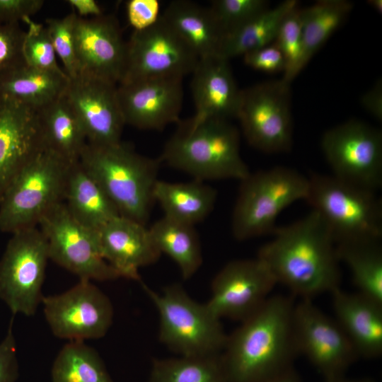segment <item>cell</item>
<instances>
[{
  "instance_id": "cell-1",
  "label": "cell",
  "mask_w": 382,
  "mask_h": 382,
  "mask_svg": "<svg viewBox=\"0 0 382 382\" xmlns=\"http://www.w3.org/2000/svg\"><path fill=\"white\" fill-rule=\"evenodd\" d=\"M273 238L259 250L257 258L277 283L301 299L340 287L341 272L335 243L328 225L312 210L304 218L275 228Z\"/></svg>"
},
{
  "instance_id": "cell-2",
  "label": "cell",
  "mask_w": 382,
  "mask_h": 382,
  "mask_svg": "<svg viewBox=\"0 0 382 382\" xmlns=\"http://www.w3.org/2000/svg\"><path fill=\"white\" fill-rule=\"evenodd\" d=\"M294 298L270 296L231 334L219 358L229 382H259L293 367Z\"/></svg>"
},
{
  "instance_id": "cell-3",
  "label": "cell",
  "mask_w": 382,
  "mask_h": 382,
  "mask_svg": "<svg viewBox=\"0 0 382 382\" xmlns=\"http://www.w3.org/2000/svg\"><path fill=\"white\" fill-rule=\"evenodd\" d=\"M160 160L201 181L242 180L250 173L240 154L238 130L225 120L180 121Z\"/></svg>"
},
{
  "instance_id": "cell-4",
  "label": "cell",
  "mask_w": 382,
  "mask_h": 382,
  "mask_svg": "<svg viewBox=\"0 0 382 382\" xmlns=\"http://www.w3.org/2000/svg\"><path fill=\"white\" fill-rule=\"evenodd\" d=\"M79 162L100 185L120 216L146 225L161 160L141 155L122 141L87 143Z\"/></svg>"
},
{
  "instance_id": "cell-5",
  "label": "cell",
  "mask_w": 382,
  "mask_h": 382,
  "mask_svg": "<svg viewBox=\"0 0 382 382\" xmlns=\"http://www.w3.org/2000/svg\"><path fill=\"white\" fill-rule=\"evenodd\" d=\"M159 315V340L183 357L219 356L228 335L221 319L206 303L192 299L180 284L161 293L142 283Z\"/></svg>"
},
{
  "instance_id": "cell-6",
  "label": "cell",
  "mask_w": 382,
  "mask_h": 382,
  "mask_svg": "<svg viewBox=\"0 0 382 382\" xmlns=\"http://www.w3.org/2000/svg\"><path fill=\"white\" fill-rule=\"evenodd\" d=\"M71 164L43 148L13 180L0 202V231L13 233L37 226L52 208L64 202Z\"/></svg>"
},
{
  "instance_id": "cell-7",
  "label": "cell",
  "mask_w": 382,
  "mask_h": 382,
  "mask_svg": "<svg viewBox=\"0 0 382 382\" xmlns=\"http://www.w3.org/2000/svg\"><path fill=\"white\" fill-rule=\"evenodd\" d=\"M305 200L325 221L335 244L382 236V204L374 191L333 175L313 174Z\"/></svg>"
},
{
  "instance_id": "cell-8",
  "label": "cell",
  "mask_w": 382,
  "mask_h": 382,
  "mask_svg": "<svg viewBox=\"0 0 382 382\" xmlns=\"http://www.w3.org/2000/svg\"><path fill=\"white\" fill-rule=\"evenodd\" d=\"M241 181L231 221L233 235L240 241L273 233L279 214L305 199L308 189V178L284 166L250 173Z\"/></svg>"
},
{
  "instance_id": "cell-9",
  "label": "cell",
  "mask_w": 382,
  "mask_h": 382,
  "mask_svg": "<svg viewBox=\"0 0 382 382\" xmlns=\"http://www.w3.org/2000/svg\"><path fill=\"white\" fill-rule=\"evenodd\" d=\"M0 259V299L13 316H34L42 293L49 257L47 241L39 228L16 231Z\"/></svg>"
},
{
  "instance_id": "cell-10",
  "label": "cell",
  "mask_w": 382,
  "mask_h": 382,
  "mask_svg": "<svg viewBox=\"0 0 382 382\" xmlns=\"http://www.w3.org/2000/svg\"><path fill=\"white\" fill-rule=\"evenodd\" d=\"M236 118L254 148L269 154L289 151L293 141L290 83L281 79L241 90Z\"/></svg>"
},
{
  "instance_id": "cell-11",
  "label": "cell",
  "mask_w": 382,
  "mask_h": 382,
  "mask_svg": "<svg viewBox=\"0 0 382 382\" xmlns=\"http://www.w3.org/2000/svg\"><path fill=\"white\" fill-rule=\"evenodd\" d=\"M321 146L333 176L376 192L382 185V134L357 120L335 126L323 135Z\"/></svg>"
},
{
  "instance_id": "cell-12",
  "label": "cell",
  "mask_w": 382,
  "mask_h": 382,
  "mask_svg": "<svg viewBox=\"0 0 382 382\" xmlns=\"http://www.w3.org/2000/svg\"><path fill=\"white\" fill-rule=\"evenodd\" d=\"M199 57L162 15L151 26L134 30L126 42V59L120 83L192 74Z\"/></svg>"
},
{
  "instance_id": "cell-13",
  "label": "cell",
  "mask_w": 382,
  "mask_h": 382,
  "mask_svg": "<svg viewBox=\"0 0 382 382\" xmlns=\"http://www.w3.org/2000/svg\"><path fill=\"white\" fill-rule=\"evenodd\" d=\"M38 226L47 241L50 260L79 279L108 281L120 278L102 257L96 231L74 219L64 202L48 212Z\"/></svg>"
},
{
  "instance_id": "cell-14",
  "label": "cell",
  "mask_w": 382,
  "mask_h": 382,
  "mask_svg": "<svg viewBox=\"0 0 382 382\" xmlns=\"http://www.w3.org/2000/svg\"><path fill=\"white\" fill-rule=\"evenodd\" d=\"M41 303L52 334L69 342L102 338L112 323V302L92 281L79 279L63 293L44 296Z\"/></svg>"
},
{
  "instance_id": "cell-15",
  "label": "cell",
  "mask_w": 382,
  "mask_h": 382,
  "mask_svg": "<svg viewBox=\"0 0 382 382\" xmlns=\"http://www.w3.org/2000/svg\"><path fill=\"white\" fill-rule=\"evenodd\" d=\"M293 328L298 354H303L325 380L345 376L359 357L336 320L323 313L312 299L295 303Z\"/></svg>"
},
{
  "instance_id": "cell-16",
  "label": "cell",
  "mask_w": 382,
  "mask_h": 382,
  "mask_svg": "<svg viewBox=\"0 0 382 382\" xmlns=\"http://www.w3.org/2000/svg\"><path fill=\"white\" fill-rule=\"evenodd\" d=\"M277 284L270 270L257 257L233 260L214 277L207 304L220 319L241 322L266 301Z\"/></svg>"
},
{
  "instance_id": "cell-17",
  "label": "cell",
  "mask_w": 382,
  "mask_h": 382,
  "mask_svg": "<svg viewBox=\"0 0 382 382\" xmlns=\"http://www.w3.org/2000/svg\"><path fill=\"white\" fill-rule=\"evenodd\" d=\"M117 86L81 74L69 80L64 95L90 144L103 146L121 141L125 123L118 103Z\"/></svg>"
},
{
  "instance_id": "cell-18",
  "label": "cell",
  "mask_w": 382,
  "mask_h": 382,
  "mask_svg": "<svg viewBox=\"0 0 382 382\" xmlns=\"http://www.w3.org/2000/svg\"><path fill=\"white\" fill-rule=\"evenodd\" d=\"M183 79L154 78L117 86L125 125L141 129H162L179 122L183 105Z\"/></svg>"
},
{
  "instance_id": "cell-19",
  "label": "cell",
  "mask_w": 382,
  "mask_h": 382,
  "mask_svg": "<svg viewBox=\"0 0 382 382\" xmlns=\"http://www.w3.org/2000/svg\"><path fill=\"white\" fill-rule=\"evenodd\" d=\"M79 74L118 84L126 59V42L117 20L105 14L80 18L75 25Z\"/></svg>"
},
{
  "instance_id": "cell-20",
  "label": "cell",
  "mask_w": 382,
  "mask_h": 382,
  "mask_svg": "<svg viewBox=\"0 0 382 382\" xmlns=\"http://www.w3.org/2000/svg\"><path fill=\"white\" fill-rule=\"evenodd\" d=\"M43 148L37 110L4 100L0 112V202L17 175Z\"/></svg>"
},
{
  "instance_id": "cell-21",
  "label": "cell",
  "mask_w": 382,
  "mask_h": 382,
  "mask_svg": "<svg viewBox=\"0 0 382 382\" xmlns=\"http://www.w3.org/2000/svg\"><path fill=\"white\" fill-rule=\"evenodd\" d=\"M100 253L120 277L141 281L139 270L161 256L146 225L117 216L96 231Z\"/></svg>"
},
{
  "instance_id": "cell-22",
  "label": "cell",
  "mask_w": 382,
  "mask_h": 382,
  "mask_svg": "<svg viewBox=\"0 0 382 382\" xmlns=\"http://www.w3.org/2000/svg\"><path fill=\"white\" fill-rule=\"evenodd\" d=\"M191 81L197 123L208 120L236 117L241 91L235 81L229 60L219 55L199 59Z\"/></svg>"
},
{
  "instance_id": "cell-23",
  "label": "cell",
  "mask_w": 382,
  "mask_h": 382,
  "mask_svg": "<svg viewBox=\"0 0 382 382\" xmlns=\"http://www.w3.org/2000/svg\"><path fill=\"white\" fill-rule=\"evenodd\" d=\"M335 320L358 357L375 359L382 354V303L340 287L331 292Z\"/></svg>"
},
{
  "instance_id": "cell-24",
  "label": "cell",
  "mask_w": 382,
  "mask_h": 382,
  "mask_svg": "<svg viewBox=\"0 0 382 382\" xmlns=\"http://www.w3.org/2000/svg\"><path fill=\"white\" fill-rule=\"evenodd\" d=\"M161 15L199 59L219 56L224 35L209 7L175 0Z\"/></svg>"
},
{
  "instance_id": "cell-25",
  "label": "cell",
  "mask_w": 382,
  "mask_h": 382,
  "mask_svg": "<svg viewBox=\"0 0 382 382\" xmlns=\"http://www.w3.org/2000/svg\"><path fill=\"white\" fill-rule=\"evenodd\" d=\"M36 110L44 148L70 164L78 162L88 142L80 120L64 93Z\"/></svg>"
},
{
  "instance_id": "cell-26",
  "label": "cell",
  "mask_w": 382,
  "mask_h": 382,
  "mask_svg": "<svg viewBox=\"0 0 382 382\" xmlns=\"http://www.w3.org/2000/svg\"><path fill=\"white\" fill-rule=\"evenodd\" d=\"M64 202L74 219L93 231L120 215L115 204L79 161L70 166Z\"/></svg>"
},
{
  "instance_id": "cell-27",
  "label": "cell",
  "mask_w": 382,
  "mask_h": 382,
  "mask_svg": "<svg viewBox=\"0 0 382 382\" xmlns=\"http://www.w3.org/2000/svg\"><path fill=\"white\" fill-rule=\"evenodd\" d=\"M69 80L65 73L24 64L0 76V98L37 110L62 96Z\"/></svg>"
},
{
  "instance_id": "cell-28",
  "label": "cell",
  "mask_w": 382,
  "mask_h": 382,
  "mask_svg": "<svg viewBox=\"0 0 382 382\" xmlns=\"http://www.w3.org/2000/svg\"><path fill=\"white\" fill-rule=\"evenodd\" d=\"M154 198L165 216L191 226L204 220L214 209L216 191L204 181L170 183L158 180Z\"/></svg>"
},
{
  "instance_id": "cell-29",
  "label": "cell",
  "mask_w": 382,
  "mask_h": 382,
  "mask_svg": "<svg viewBox=\"0 0 382 382\" xmlns=\"http://www.w3.org/2000/svg\"><path fill=\"white\" fill-rule=\"evenodd\" d=\"M149 231L161 254H166L177 264L184 279L197 272L202 263V253L194 226L164 216Z\"/></svg>"
},
{
  "instance_id": "cell-30",
  "label": "cell",
  "mask_w": 382,
  "mask_h": 382,
  "mask_svg": "<svg viewBox=\"0 0 382 382\" xmlns=\"http://www.w3.org/2000/svg\"><path fill=\"white\" fill-rule=\"evenodd\" d=\"M380 240L365 239L335 244L337 258L351 271L359 293L382 303V250Z\"/></svg>"
},
{
  "instance_id": "cell-31",
  "label": "cell",
  "mask_w": 382,
  "mask_h": 382,
  "mask_svg": "<svg viewBox=\"0 0 382 382\" xmlns=\"http://www.w3.org/2000/svg\"><path fill=\"white\" fill-rule=\"evenodd\" d=\"M298 4L296 0L284 1L226 35L219 56L229 60L271 44L285 16Z\"/></svg>"
},
{
  "instance_id": "cell-32",
  "label": "cell",
  "mask_w": 382,
  "mask_h": 382,
  "mask_svg": "<svg viewBox=\"0 0 382 382\" xmlns=\"http://www.w3.org/2000/svg\"><path fill=\"white\" fill-rule=\"evenodd\" d=\"M352 8V3L347 0H320L301 8L303 67L340 27Z\"/></svg>"
},
{
  "instance_id": "cell-33",
  "label": "cell",
  "mask_w": 382,
  "mask_h": 382,
  "mask_svg": "<svg viewBox=\"0 0 382 382\" xmlns=\"http://www.w3.org/2000/svg\"><path fill=\"white\" fill-rule=\"evenodd\" d=\"M52 382H114L102 358L82 341H70L59 350L51 370Z\"/></svg>"
},
{
  "instance_id": "cell-34",
  "label": "cell",
  "mask_w": 382,
  "mask_h": 382,
  "mask_svg": "<svg viewBox=\"0 0 382 382\" xmlns=\"http://www.w3.org/2000/svg\"><path fill=\"white\" fill-rule=\"evenodd\" d=\"M219 356L155 359L148 382H229Z\"/></svg>"
},
{
  "instance_id": "cell-35",
  "label": "cell",
  "mask_w": 382,
  "mask_h": 382,
  "mask_svg": "<svg viewBox=\"0 0 382 382\" xmlns=\"http://www.w3.org/2000/svg\"><path fill=\"white\" fill-rule=\"evenodd\" d=\"M274 44L282 52L285 59V69L282 79L290 83L303 69V39L301 8H293L282 21Z\"/></svg>"
},
{
  "instance_id": "cell-36",
  "label": "cell",
  "mask_w": 382,
  "mask_h": 382,
  "mask_svg": "<svg viewBox=\"0 0 382 382\" xmlns=\"http://www.w3.org/2000/svg\"><path fill=\"white\" fill-rule=\"evenodd\" d=\"M25 22L28 30L23 46L25 64L41 70L65 73L57 63V54L46 26L35 23L30 18Z\"/></svg>"
},
{
  "instance_id": "cell-37",
  "label": "cell",
  "mask_w": 382,
  "mask_h": 382,
  "mask_svg": "<svg viewBox=\"0 0 382 382\" xmlns=\"http://www.w3.org/2000/svg\"><path fill=\"white\" fill-rule=\"evenodd\" d=\"M209 8L225 37L268 9L270 3L265 0H214Z\"/></svg>"
},
{
  "instance_id": "cell-38",
  "label": "cell",
  "mask_w": 382,
  "mask_h": 382,
  "mask_svg": "<svg viewBox=\"0 0 382 382\" xmlns=\"http://www.w3.org/2000/svg\"><path fill=\"white\" fill-rule=\"evenodd\" d=\"M77 15L73 11L62 18H47L46 28L54 49L69 79L79 74L75 46V25Z\"/></svg>"
},
{
  "instance_id": "cell-39",
  "label": "cell",
  "mask_w": 382,
  "mask_h": 382,
  "mask_svg": "<svg viewBox=\"0 0 382 382\" xmlns=\"http://www.w3.org/2000/svg\"><path fill=\"white\" fill-rule=\"evenodd\" d=\"M25 31L19 23L0 24V76L24 64Z\"/></svg>"
},
{
  "instance_id": "cell-40",
  "label": "cell",
  "mask_w": 382,
  "mask_h": 382,
  "mask_svg": "<svg viewBox=\"0 0 382 382\" xmlns=\"http://www.w3.org/2000/svg\"><path fill=\"white\" fill-rule=\"evenodd\" d=\"M244 63L253 69L265 73L284 72L285 69L284 57L273 42L243 56Z\"/></svg>"
},
{
  "instance_id": "cell-41",
  "label": "cell",
  "mask_w": 382,
  "mask_h": 382,
  "mask_svg": "<svg viewBox=\"0 0 382 382\" xmlns=\"http://www.w3.org/2000/svg\"><path fill=\"white\" fill-rule=\"evenodd\" d=\"M13 324V316L10 320L4 338L0 342V382H16L19 376V364Z\"/></svg>"
},
{
  "instance_id": "cell-42",
  "label": "cell",
  "mask_w": 382,
  "mask_h": 382,
  "mask_svg": "<svg viewBox=\"0 0 382 382\" xmlns=\"http://www.w3.org/2000/svg\"><path fill=\"white\" fill-rule=\"evenodd\" d=\"M42 0H0V24L25 22L42 7Z\"/></svg>"
},
{
  "instance_id": "cell-43",
  "label": "cell",
  "mask_w": 382,
  "mask_h": 382,
  "mask_svg": "<svg viewBox=\"0 0 382 382\" xmlns=\"http://www.w3.org/2000/svg\"><path fill=\"white\" fill-rule=\"evenodd\" d=\"M127 14L134 30L145 29L160 17L159 3L156 0H130L127 3Z\"/></svg>"
},
{
  "instance_id": "cell-44",
  "label": "cell",
  "mask_w": 382,
  "mask_h": 382,
  "mask_svg": "<svg viewBox=\"0 0 382 382\" xmlns=\"http://www.w3.org/2000/svg\"><path fill=\"white\" fill-rule=\"evenodd\" d=\"M361 103L373 117L378 120H382V81L381 79L361 96Z\"/></svg>"
},
{
  "instance_id": "cell-45",
  "label": "cell",
  "mask_w": 382,
  "mask_h": 382,
  "mask_svg": "<svg viewBox=\"0 0 382 382\" xmlns=\"http://www.w3.org/2000/svg\"><path fill=\"white\" fill-rule=\"evenodd\" d=\"M67 2L80 18H87L88 16L92 18L103 15L99 4L95 0H68Z\"/></svg>"
},
{
  "instance_id": "cell-46",
  "label": "cell",
  "mask_w": 382,
  "mask_h": 382,
  "mask_svg": "<svg viewBox=\"0 0 382 382\" xmlns=\"http://www.w3.org/2000/svg\"><path fill=\"white\" fill-rule=\"evenodd\" d=\"M259 382H302L294 368H291L278 375Z\"/></svg>"
},
{
  "instance_id": "cell-47",
  "label": "cell",
  "mask_w": 382,
  "mask_h": 382,
  "mask_svg": "<svg viewBox=\"0 0 382 382\" xmlns=\"http://www.w3.org/2000/svg\"><path fill=\"white\" fill-rule=\"evenodd\" d=\"M325 382H374V381L369 378H347L345 376L325 379Z\"/></svg>"
},
{
  "instance_id": "cell-48",
  "label": "cell",
  "mask_w": 382,
  "mask_h": 382,
  "mask_svg": "<svg viewBox=\"0 0 382 382\" xmlns=\"http://www.w3.org/2000/svg\"><path fill=\"white\" fill-rule=\"evenodd\" d=\"M367 4L377 13H382V1L381 0H369Z\"/></svg>"
},
{
  "instance_id": "cell-49",
  "label": "cell",
  "mask_w": 382,
  "mask_h": 382,
  "mask_svg": "<svg viewBox=\"0 0 382 382\" xmlns=\"http://www.w3.org/2000/svg\"><path fill=\"white\" fill-rule=\"evenodd\" d=\"M4 104V100L0 98V112L3 108Z\"/></svg>"
}]
</instances>
